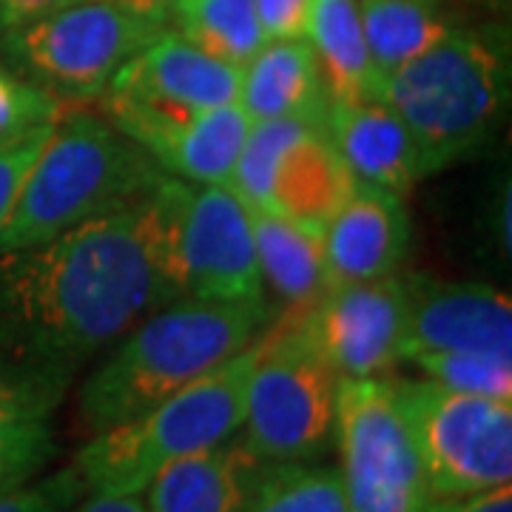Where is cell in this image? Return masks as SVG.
I'll return each instance as SVG.
<instances>
[{
    "label": "cell",
    "mask_w": 512,
    "mask_h": 512,
    "mask_svg": "<svg viewBox=\"0 0 512 512\" xmlns=\"http://www.w3.org/2000/svg\"><path fill=\"white\" fill-rule=\"evenodd\" d=\"M66 512H146L140 495H83Z\"/></svg>",
    "instance_id": "cell-34"
},
{
    "label": "cell",
    "mask_w": 512,
    "mask_h": 512,
    "mask_svg": "<svg viewBox=\"0 0 512 512\" xmlns=\"http://www.w3.org/2000/svg\"><path fill=\"white\" fill-rule=\"evenodd\" d=\"M410 362L424 373V379L450 390L512 402V362L507 359L476 353H421Z\"/></svg>",
    "instance_id": "cell-26"
},
{
    "label": "cell",
    "mask_w": 512,
    "mask_h": 512,
    "mask_svg": "<svg viewBox=\"0 0 512 512\" xmlns=\"http://www.w3.org/2000/svg\"><path fill=\"white\" fill-rule=\"evenodd\" d=\"M63 399V390L0 362V495L35 481L52 464Z\"/></svg>",
    "instance_id": "cell-19"
},
{
    "label": "cell",
    "mask_w": 512,
    "mask_h": 512,
    "mask_svg": "<svg viewBox=\"0 0 512 512\" xmlns=\"http://www.w3.org/2000/svg\"><path fill=\"white\" fill-rule=\"evenodd\" d=\"M237 103L251 123L302 117L328 123L330 97L305 37L268 40L239 77Z\"/></svg>",
    "instance_id": "cell-20"
},
{
    "label": "cell",
    "mask_w": 512,
    "mask_h": 512,
    "mask_svg": "<svg viewBox=\"0 0 512 512\" xmlns=\"http://www.w3.org/2000/svg\"><path fill=\"white\" fill-rule=\"evenodd\" d=\"M512 94L510 29L456 26L416 60L376 83L382 103L410 128L421 174H439L478 154L507 120Z\"/></svg>",
    "instance_id": "cell-3"
},
{
    "label": "cell",
    "mask_w": 512,
    "mask_h": 512,
    "mask_svg": "<svg viewBox=\"0 0 512 512\" xmlns=\"http://www.w3.org/2000/svg\"><path fill=\"white\" fill-rule=\"evenodd\" d=\"M86 495L72 464L0 495V512H66Z\"/></svg>",
    "instance_id": "cell-28"
},
{
    "label": "cell",
    "mask_w": 512,
    "mask_h": 512,
    "mask_svg": "<svg viewBox=\"0 0 512 512\" xmlns=\"http://www.w3.org/2000/svg\"><path fill=\"white\" fill-rule=\"evenodd\" d=\"M69 103L46 92L0 60V140H12L26 131L52 126Z\"/></svg>",
    "instance_id": "cell-27"
},
{
    "label": "cell",
    "mask_w": 512,
    "mask_h": 512,
    "mask_svg": "<svg viewBox=\"0 0 512 512\" xmlns=\"http://www.w3.org/2000/svg\"><path fill=\"white\" fill-rule=\"evenodd\" d=\"M404 362L421 353H476L512 362V299L484 282L404 276Z\"/></svg>",
    "instance_id": "cell-14"
},
{
    "label": "cell",
    "mask_w": 512,
    "mask_h": 512,
    "mask_svg": "<svg viewBox=\"0 0 512 512\" xmlns=\"http://www.w3.org/2000/svg\"><path fill=\"white\" fill-rule=\"evenodd\" d=\"M168 29L239 69L268 43L254 0H174Z\"/></svg>",
    "instance_id": "cell-24"
},
{
    "label": "cell",
    "mask_w": 512,
    "mask_h": 512,
    "mask_svg": "<svg viewBox=\"0 0 512 512\" xmlns=\"http://www.w3.org/2000/svg\"><path fill=\"white\" fill-rule=\"evenodd\" d=\"M248 214L262 285H268L279 302L276 316L293 319L308 313L328 291L322 234L262 208H248Z\"/></svg>",
    "instance_id": "cell-21"
},
{
    "label": "cell",
    "mask_w": 512,
    "mask_h": 512,
    "mask_svg": "<svg viewBox=\"0 0 512 512\" xmlns=\"http://www.w3.org/2000/svg\"><path fill=\"white\" fill-rule=\"evenodd\" d=\"M77 0H0V35Z\"/></svg>",
    "instance_id": "cell-32"
},
{
    "label": "cell",
    "mask_w": 512,
    "mask_h": 512,
    "mask_svg": "<svg viewBox=\"0 0 512 512\" xmlns=\"http://www.w3.org/2000/svg\"><path fill=\"white\" fill-rule=\"evenodd\" d=\"M376 77L396 72L456 29L447 0H356Z\"/></svg>",
    "instance_id": "cell-23"
},
{
    "label": "cell",
    "mask_w": 512,
    "mask_h": 512,
    "mask_svg": "<svg viewBox=\"0 0 512 512\" xmlns=\"http://www.w3.org/2000/svg\"><path fill=\"white\" fill-rule=\"evenodd\" d=\"M353 185V174L330 143L328 123L279 117L251 123L228 188L248 208L271 211L322 234Z\"/></svg>",
    "instance_id": "cell-11"
},
{
    "label": "cell",
    "mask_w": 512,
    "mask_h": 512,
    "mask_svg": "<svg viewBox=\"0 0 512 512\" xmlns=\"http://www.w3.org/2000/svg\"><path fill=\"white\" fill-rule=\"evenodd\" d=\"M328 137L356 183L407 197L424 180L410 128L379 97L330 103Z\"/></svg>",
    "instance_id": "cell-16"
},
{
    "label": "cell",
    "mask_w": 512,
    "mask_h": 512,
    "mask_svg": "<svg viewBox=\"0 0 512 512\" xmlns=\"http://www.w3.org/2000/svg\"><path fill=\"white\" fill-rule=\"evenodd\" d=\"M424 512H512V487H495L467 498H439L427 501Z\"/></svg>",
    "instance_id": "cell-31"
},
{
    "label": "cell",
    "mask_w": 512,
    "mask_h": 512,
    "mask_svg": "<svg viewBox=\"0 0 512 512\" xmlns=\"http://www.w3.org/2000/svg\"><path fill=\"white\" fill-rule=\"evenodd\" d=\"M262 467L265 461L237 433L165 467L140 498L146 512H245Z\"/></svg>",
    "instance_id": "cell-17"
},
{
    "label": "cell",
    "mask_w": 512,
    "mask_h": 512,
    "mask_svg": "<svg viewBox=\"0 0 512 512\" xmlns=\"http://www.w3.org/2000/svg\"><path fill=\"white\" fill-rule=\"evenodd\" d=\"M245 512H350L339 470L319 461L265 464Z\"/></svg>",
    "instance_id": "cell-25"
},
{
    "label": "cell",
    "mask_w": 512,
    "mask_h": 512,
    "mask_svg": "<svg viewBox=\"0 0 512 512\" xmlns=\"http://www.w3.org/2000/svg\"><path fill=\"white\" fill-rule=\"evenodd\" d=\"M339 382L302 322L276 316L256 339L239 436L265 464L322 458L333 447Z\"/></svg>",
    "instance_id": "cell-6"
},
{
    "label": "cell",
    "mask_w": 512,
    "mask_h": 512,
    "mask_svg": "<svg viewBox=\"0 0 512 512\" xmlns=\"http://www.w3.org/2000/svg\"><path fill=\"white\" fill-rule=\"evenodd\" d=\"M120 3L128 6V9H134V12H140V15L163 20L165 26H168V9H171L174 0H120Z\"/></svg>",
    "instance_id": "cell-35"
},
{
    "label": "cell",
    "mask_w": 512,
    "mask_h": 512,
    "mask_svg": "<svg viewBox=\"0 0 512 512\" xmlns=\"http://www.w3.org/2000/svg\"><path fill=\"white\" fill-rule=\"evenodd\" d=\"M495 3H501V0H495Z\"/></svg>",
    "instance_id": "cell-36"
},
{
    "label": "cell",
    "mask_w": 512,
    "mask_h": 512,
    "mask_svg": "<svg viewBox=\"0 0 512 512\" xmlns=\"http://www.w3.org/2000/svg\"><path fill=\"white\" fill-rule=\"evenodd\" d=\"M165 29L120 0H77L3 32L0 60L63 103H92Z\"/></svg>",
    "instance_id": "cell-7"
},
{
    "label": "cell",
    "mask_w": 512,
    "mask_h": 512,
    "mask_svg": "<svg viewBox=\"0 0 512 512\" xmlns=\"http://www.w3.org/2000/svg\"><path fill=\"white\" fill-rule=\"evenodd\" d=\"M305 40L311 43L330 103H359L376 94L379 77L367 55L356 0H313Z\"/></svg>",
    "instance_id": "cell-22"
},
{
    "label": "cell",
    "mask_w": 512,
    "mask_h": 512,
    "mask_svg": "<svg viewBox=\"0 0 512 512\" xmlns=\"http://www.w3.org/2000/svg\"><path fill=\"white\" fill-rule=\"evenodd\" d=\"M268 40H296L308 35L313 0H254Z\"/></svg>",
    "instance_id": "cell-30"
},
{
    "label": "cell",
    "mask_w": 512,
    "mask_h": 512,
    "mask_svg": "<svg viewBox=\"0 0 512 512\" xmlns=\"http://www.w3.org/2000/svg\"><path fill=\"white\" fill-rule=\"evenodd\" d=\"M248 131V114L239 103H228L180 123L151 128L134 143L171 177L185 183L231 185Z\"/></svg>",
    "instance_id": "cell-18"
},
{
    "label": "cell",
    "mask_w": 512,
    "mask_h": 512,
    "mask_svg": "<svg viewBox=\"0 0 512 512\" xmlns=\"http://www.w3.org/2000/svg\"><path fill=\"white\" fill-rule=\"evenodd\" d=\"M177 302L146 200L32 248L0 254V362L69 393L148 313Z\"/></svg>",
    "instance_id": "cell-1"
},
{
    "label": "cell",
    "mask_w": 512,
    "mask_h": 512,
    "mask_svg": "<svg viewBox=\"0 0 512 512\" xmlns=\"http://www.w3.org/2000/svg\"><path fill=\"white\" fill-rule=\"evenodd\" d=\"M165 171L103 114L63 111L26 174L0 254L32 248L146 200Z\"/></svg>",
    "instance_id": "cell-4"
},
{
    "label": "cell",
    "mask_w": 512,
    "mask_h": 512,
    "mask_svg": "<svg viewBox=\"0 0 512 512\" xmlns=\"http://www.w3.org/2000/svg\"><path fill=\"white\" fill-rule=\"evenodd\" d=\"M168 282L177 299L268 302L248 205L228 185L165 174L154 188Z\"/></svg>",
    "instance_id": "cell-8"
},
{
    "label": "cell",
    "mask_w": 512,
    "mask_h": 512,
    "mask_svg": "<svg viewBox=\"0 0 512 512\" xmlns=\"http://www.w3.org/2000/svg\"><path fill=\"white\" fill-rule=\"evenodd\" d=\"M404 197L373 185H353L350 197L322 228V256L330 285L399 274L410 251Z\"/></svg>",
    "instance_id": "cell-15"
},
{
    "label": "cell",
    "mask_w": 512,
    "mask_h": 512,
    "mask_svg": "<svg viewBox=\"0 0 512 512\" xmlns=\"http://www.w3.org/2000/svg\"><path fill=\"white\" fill-rule=\"evenodd\" d=\"M239 77V66L205 55L165 29L111 77L97 103L111 126L128 137L146 126L237 103Z\"/></svg>",
    "instance_id": "cell-12"
},
{
    "label": "cell",
    "mask_w": 512,
    "mask_h": 512,
    "mask_svg": "<svg viewBox=\"0 0 512 512\" xmlns=\"http://www.w3.org/2000/svg\"><path fill=\"white\" fill-rule=\"evenodd\" d=\"M416 441L430 501L510 484L512 402L450 390L433 379H393Z\"/></svg>",
    "instance_id": "cell-9"
},
{
    "label": "cell",
    "mask_w": 512,
    "mask_h": 512,
    "mask_svg": "<svg viewBox=\"0 0 512 512\" xmlns=\"http://www.w3.org/2000/svg\"><path fill=\"white\" fill-rule=\"evenodd\" d=\"M52 126L26 131L20 137H12V140H0V234H3L6 222L15 211V202L20 197V188L26 183V174L35 165L37 154L46 143Z\"/></svg>",
    "instance_id": "cell-29"
},
{
    "label": "cell",
    "mask_w": 512,
    "mask_h": 512,
    "mask_svg": "<svg viewBox=\"0 0 512 512\" xmlns=\"http://www.w3.org/2000/svg\"><path fill=\"white\" fill-rule=\"evenodd\" d=\"M510 180H504V185H498V191H495V200H493V225H490V234L495 239V251L501 259H510Z\"/></svg>",
    "instance_id": "cell-33"
},
{
    "label": "cell",
    "mask_w": 512,
    "mask_h": 512,
    "mask_svg": "<svg viewBox=\"0 0 512 512\" xmlns=\"http://www.w3.org/2000/svg\"><path fill=\"white\" fill-rule=\"evenodd\" d=\"M333 444L350 512H424L427 478L390 376L339 382Z\"/></svg>",
    "instance_id": "cell-10"
},
{
    "label": "cell",
    "mask_w": 512,
    "mask_h": 512,
    "mask_svg": "<svg viewBox=\"0 0 512 512\" xmlns=\"http://www.w3.org/2000/svg\"><path fill=\"white\" fill-rule=\"evenodd\" d=\"M254 362L256 342L146 413L89 436L72 461L86 495H140L165 467L234 439Z\"/></svg>",
    "instance_id": "cell-5"
},
{
    "label": "cell",
    "mask_w": 512,
    "mask_h": 512,
    "mask_svg": "<svg viewBox=\"0 0 512 512\" xmlns=\"http://www.w3.org/2000/svg\"><path fill=\"white\" fill-rule=\"evenodd\" d=\"M274 319L276 308L268 302L208 299H177L148 313L80 387V427L94 436L146 413L251 348Z\"/></svg>",
    "instance_id": "cell-2"
},
{
    "label": "cell",
    "mask_w": 512,
    "mask_h": 512,
    "mask_svg": "<svg viewBox=\"0 0 512 512\" xmlns=\"http://www.w3.org/2000/svg\"><path fill=\"white\" fill-rule=\"evenodd\" d=\"M404 276L330 285L302 316L305 333L339 379H376L404 362ZM285 319V316H282Z\"/></svg>",
    "instance_id": "cell-13"
}]
</instances>
